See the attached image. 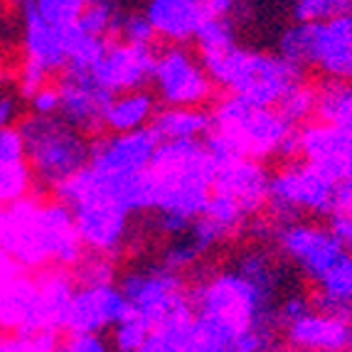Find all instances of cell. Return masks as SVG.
Listing matches in <instances>:
<instances>
[{
    "label": "cell",
    "mask_w": 352,
    "mask_h": 352,
    "mask_svg": "<svg viewBox=\"0 0 352 352\" xmlns=\"http://www.w3.org/2000/svg\"><path fill=\"white\" fill-rule=\"evenodd\" d=\"M217 160L205 141L158 143L143 175V212L160 234L180 236L207 207Z\"/></svg>",
    "instance_id": "obj_1"
},
{
    "label": "cell",
    "mask_w": 352,
    "mask_h": 352,
    "mask_svg": "<svg viewBox=\"0 0 352 352\" xmlns=\"http://www.w3.org/2000/svg\"><path fill=\"white\" fill-rule=\"evenodd\" d=\"M84 254L72 212L57 197L28 195L0 207V256L28 271H69Z\"/></svg>",
    "instance_id": "obj_2"
},
{
    "label": "cell",
    "mask_w": 352,
    "mask_h": 352,
    "mask_svg": "<svg viewBox=\"0 0 352 352\" xmlns=\"http://www.w3.org/2000/svg\"><path fill=\"white\" fill-rule=\"evenodd\" d=\"M54 197L72 212L87 254L106 258H116L129 247L133 214L143 212L141 185L111 180L91 170L89 163L84 170L62 182L54 190Z\"/></svg>",
    "instance_id": "obj_3"
},
{
    "label": "cell",
    "mask_w": 352,
    "mask_h": 352,
    "mask_svg": "<svg viewBox=\"0 0 352 352\" xmlns=\"http://www.w3.org/2000/svg\"><path fill=\"white\" fill-rule=\"evenodd\" d=\"M74 288L67 269L28 271L0 256V335L65 330Z\"/></svg>",
    "instance_id": "obj_4"
},
{
    "label": "cell",
    "mask_w": 352,
    "mask_h": 352,
    "mask_svg": "<svg viewBox=\"0 0 352 352\" xmlns=\"http://www.w3.org/2000/svg\"><path fill=\"white\" fill-rule=\"evenodd\" d=\"M210 113L212 131L205 143L214 158L239 155L264 163L276 155H296L298 129L276 106H256L224 94Z\"/></svg>",
    "instance_id": "obj_5"
},
{
    "label": "cell",
    "mask_w": 352,
    "mask_h": 352,
    "mask_svg": "<svg viewBox=\"0 0 352 352\" xmlns=\"http://www.w3.org/2000/svg\"><path fill=\"white\" fill-rule=\"evenodd\" d=\"M214 87L227 96L256 106H278L305 82V72L294 67L281 54L241 47L239 42L210 54H200Z\"/></svg>",
    "instance_id": "obj_6"
},
{
    "label": "cell",
    "mask_w": 352,
    "mask_h": 352,
    "mask_svg": "<svg viewBox=\"0 0 352 352\" xmlns=\"http://www.w3.org/2000/svg\"><path fill=\"white\" fill-rule=\"evenodd\" d=\"M18 129L35 182L42 188L54 192L62 182L87 168L91 141L65 118L30 113L20 121Z\"/></svg>",
    "instance_id": "obj_7"
},
{
    "label": "cell",
    "mask_w": 352,
    "mask_h": 352,
    "mask_svg": "<svg viewBox=\"0 0 352 352\" xmlns=\"http://www.w3.org/2000/svg\"><path fill=\"white\" fill-rule=\"evenodd\" d=\"M278 54L298 69H318L333 82L352 84V12L325 23H294L278 37Z\"/></svg>",
    "instance_id": "obj_8"
},
{
    "label": "cell",
    "mask_w": 352,
    "mask_h": 352,
    "mask_svg": "<svg viewBox=\"0 0 352 352\" xmlns=\"http://www.w3.org/2000/svg\"><path fill=\"white\" fill-rule=\"evenodd\" d=\"M340 185L305 163L291 158L276 173H271L266 212L271 222H296L308 217H330L338 207Z\"/></svg>",
    "instance_id": "obj_9"
},
{
    "label": "cell",
    "mask_w": 352,
    "mask_h": 352,
    "mask_svg": "<svg viewBox=\"0 0 352 352\" xmlns=\"http://www.w3.org/2000/svg\"><path fill=\"white\" fill-rule=\"evenodd\" d=\"M274 241L276 252L286 261L296 266L311 283H316L320 276H325L335 266V261L347 252L333 229L328 224L313 222V219H296V222H269L261 227Z\"/></svg>",
    "instance_id": "obj_10"
},
{
    "label": "cell",
    "mask_w": 352,
    "mask_h": 352,
    "mask_svg": "<svg viewBox=\"0 0 352 352\" xmlns=\"http://www.w3.org/2000/svg\"><path fill=\"white\" fill-rule=\"evenodd\" d=\"M151 87L163 106L202 109L214 96V82L207 74L200 54L185 45H165L155 50Z\"/></svg>",
    "instance_id": "obj_11"
},
{
    "label": "cell",
    "mask_w": 352,
    "mask_h": 352,
    "mask_svg": "<svg viewBox=\"0 0 352 352\" xmlns=\"http://www.w3.org/2000/svg\"><path fill=\"white\" fill-rule=\"evenodd\" d=\"M118 286L124 291L131 311L141 316L151 328L190 305L182 274L168 269L163 261L129 271Z\"/></svg>",
    "instance_id": "obj_12"
},
{
    "label": "cell",
    "mask_w": 352,
    "mask_h": 352,
    "mask_svg": "<svg viewBox=\"0 0 352 352\" xmlns=\"http://www.w3.org/2000/svg\"><path fill=\"white\" fill-rule=\"evenodd\" d=\"M158 138L151 129L133 133H106L91 141L89 168L124 185H138L146 175Z\"/></svg>",
    "instance_id": "obj_13"
},
{
    "label": "cell",
    "mask_w": 352,
    "mask_h": 352,
    "mask_svg": "<svg viewBox=\"0 0 352 352\" xmlns=\"http://www.w3.org/2000/svg\"><path fill=\"white\" fill-rule=\"evenodd\" d=\"M153 62H155V47L131 45L124 40H109L104 52L84 74L99 84L104 91L116 96L135 91V89H146L151 84Z\"/></svg>",
    "instance_id": "obj_14"
},
{
    "label": "cell",
    "mask_w": 352,
    "mask_h": 352,
    "mask_svg": "<svg viewBox=\"0 0 352 352\" xmlns=\"http://www.w3.org/2000/svg\"><path fill=\"white\" fill-rule=\"evenodd\" d=\"M131 313L121 286L113 281H76L67 313V333H94L111 330Z\"/></svg>",
    "instance_id": "obj_15"
},
{
    "label": "cell",
    "mask_w": 352,
    "mask_h": 352,
    "mask_svg": "<svg viewBox=\"0 0 352 352\" xmlns=\"http://www.w3.org/2000/svg\"><path fill=\"white\" fill-rule=\"evenodd\" d=\"M296 155L338 185L352 182V135L325 121H308L296 133ZM294 155V158H296Z\"/></svg>",
    "instance_id": "obj_16"
},
{
    "label": "cell",
    "mask_w": 352,
    "mask_h": 352,
    "mask_svg": "<svg viewBox=\"0 0 352 352\" xmlns=\"http://www.w3.org/2000/svg\"><path fill=\"white\" fill-rule=\"evenodd\" d=\"M214 160H217V175H214L212 192L234 200L252 219L261 210H266L271 173L266 170L264 163L239 158V155H224V158Z\"/></svg>",
    "instance_id": "obj_17"
},
{
    "label": "cell",
    "mask_w": 352,
    "mask_h": 352,
    "mask_svg": "<svg viewBox=\"0 0 352 352\" xmlns=\"http://www.w3.org/2000/svg\"><path fill=\"white\" fill-rule=\"evenodd\" d=\"M283 340L291 352H350L352 323L345 318L330 316L311 305L305 313L281 325Z\"/></svg>",
    "instance_id": "obj_18"
},
{
    "label": "cell",
    "mask_w": 352,
    "mask_h": 352,
    "mask_svg": "<svg viewBox=\"0 0 352 352\" xmlns=\"http://www.w3.org/2000/svg\"><path fill=\"white\" fill-rule=\"evenodd\" d=\"M59 91V118L79 129L87 135L104 133V113L109 101L113 99L109 91L91 82L87 74L62 72L57 82Z\"/></svg>",
    "instance_id": "obj_19"
},
{
    "label": "cell",
    "mask_w": 352,
    "mask_h": 352,
    "mask_svg": "<svg viewBox=\"0 0 352 352\" xmlns=\"http://www.w3.org/2000/svg\"><path fill=\"white\" fill-rule=\"evenodd\" d=\"M143 15L153 32L165 45H188L195 42L205 15L195 0H146Z\"/></svg>",
    "instance_id": "obj_20"
},
{
    "label": "cell",
    "mask_w": 352,
    "mask_h": 352,
    "mask_svg": "<svg viewBox=\"0 0 352 352\" xmlns=\"http://www.w3.org/2000/svg\"><path fill=\"white\" fill-rule=\"evenodd\" d=\"M35 175L28 163L18 126L0 129V207L32 195Z\"/></svg>",
    "instance_id": "obj_21"
},
{
    "label": "cell",
    "mask_w": 352,
    "mask_h": 352,
    "mask_svg": "<svg viewBox=\"0 0 352 352\" xmlns=\"http://www.w3.org/2000/svg\"><path fill=\"white\" fill-rule=\"evenodd\" d=\"M158 113V99L148 89H135L116 94L104 113V131L109 133H133L151 129V121Z\"/></svg>",
    "instance_id": "obj_22"
},
{
    "label": "cell",
    "mask_w": 352,
    "mask_h": 352,
    "mask_svg": "<svg viewBox=\"0 0 352 352\" xmlns=\"http://www.w3.org/2000/svg\"><path fill=\"white\" fill-rule=\"evenodd\" d=\"M151 131L160 143L205 141L212 131V113L190 106H163L151 121Z\"/></svg>",
    "instance_id": "obj_23"
},
{
    "label": "cell",
    "mask_w": 352,
    "mask_h": 352,
    "mask_svg": "<svg viewBox=\"0 0 352 352\" xmlns=\"http://www.w3.org/2000/svg\"><path fill=\"white\" fill-rule=\"evenodd\" d=\"M313 288H316L313 294L316 308L352 323V252L342 254L333 269L313 283Z\"/></svg>",
    "instance_id": "obj_24"
},
{
    "label": "cell",
    "mask_w": 352,
    "mask_h": 352,
    "mask_svg": "<svg viewBox=\"0 0 352 352\" xmlns=\"http://www.w3.org/2000/svg\"><path fill=\"white\" fill-rule=\"evenodd\" d=\"M195 345V313L182 308L165 318L163 323L153 325L146 342L138 352H192Z\"/></svg>",
    "instance_id": "obj_25"
},
{
    "label": "cell",
    "mask_w": 352,
    "mask_h": 352,
    "mask_svg": "<svg viewBox=\"0 0 352 352\" xmlns=\"http://www.w3.org/2000/svg\"><path fill=\"white\" fill-rule=\"evenodd\" d=\"M318 121L347 131L352 135V84L328 79L318 87Z\"/></svg>",
    "instance_id": "obj_26"
},
{
    "label": "cell",
    "mask_w": 352,
    "mask_h": 352,
    "mask_svg": "<svg viewBox=\"0 0 352 352\" xmlns=\"http://www.w3.org/2000/svg\"><path fill=\"white\" fill-rule=\"evenodd\" d=\"M91 0H23L20 10L35 12L37 18L57 30H69Z\"/></svg>",
    "instance_id": "obj_27"
},
{
    "label": "cell",
    "mask_w": 352,
    "mask_h": 352,
    "mask_svg": "<svg viewBox=\"0 0 352 352\" xmlns=\"http://www.w3.org/2000/svg\"><path fill=\"white\" fill-rule=\"evenodd\" d=\"M276 109L296 126V129H300V126H305L313 116H316L318 87H313V84H308V82L298 84V87H296L294 91L276 106Z\"/></svg>",
    "instance_id": "obj_28"
},
{
    "label": "cell",
    "mask_w": 352,
    "mask_h": 352,
    "mask_svg": "<svg viewBox=\"0 0 352 352\" xmlns=\"http://www.w3.org/2000/svg\"><path fill=\"white\" fill-rule=\"evenodd\" d=\"M352 0H294L291 3V18L298 25L325 23L330 18L350 12Z\"/></svg>",
    "instance_id": "obj_29"
},
{
    "label": "cell",
    "mask_w": 352,
    "mask_h": 352,
    "mask_svg": "<svg viewBox=\"0 0 352 352\" xmlns=\"http://www.w3.org/2000/svg\"><path fill=\"white\" fill-rule=\"evenodd\" d=\"M148 333H151V325L143 320L141 316H135L133 311L118 320L111 328V350L113 352H138L146 342Z\"/></svg>",
    "instance_id": "obj_30"
},
{
    "label": "cell",
    "mask_w": 352,
    "mask_h": 352,
    "mask_svg": "<svg viewBox=\"0 0 352 352\" xmlns=\"http://www.w3.org/2000/svg\"><path fill=\"white\" fill-rule=\"evenodd\" d=\"M236 42V28L232 20H205L195 37V45H197V54H210L224 50L229 45Z\"/></svg>",
    "instance_id": "obj_31"
},
{
    "label": "cell",
    "mask_w": 352,
    "mask_h": 352,
    "mask_svg": "<svg viewBox=\"0 0 352 352\" xmlns=\"http://www.w3.org/2000/svg\"><path fill=\"white\" fill-rule=\"evenodd\" d=\"M57 333L0 335V352H57Z\"/></svg>",
    "instance_id": "obj_32"
},
{
    "label": "cell",
    "mask_w": 352,
    "mask_h": 352,
    "mask_svg": "<svg viewBox=\"0 0 352 352\" xmlns=\"http://www.w3.org/2000/svg\"><path fill=\"white\" fill-rule=\"evenodd\" d=\"M118 40L131 42V45H143V47H153L155 45V32H153L151 23L143 12H126L121 15V23H118Z\"/></svg>",
    "instance_id": "obj_33"
},
{
    "label": "cell",
    "mask_w": 352,
    "mask_h": 352,
    "mask_svg": "<svg viewBox=\"0 0 352 352\" xmlns=\"http://www.w3.org/2000/svg\"><path fill=\"white\" fill-rule=\"evenodd\" d=\"M57 352H113L111 342L94 333H67L65 340H59Z\"/></svg>",
    "instance_id": "obj_34"
},
{
    "label": "cell",
    "mask_w": 352,
    "mask_h": 352,
    "mask_svg": "<svg viewBox=\"0 0 352 352\" xmlns=\"http://www.w3.org/2000/svg\"><path fill=\"white\" fill-rule=\"evenodd\" d=\"M30 113H37V116H59V91L57 84H45L42 89H37L35 94L28 99Z\"/></svg>",
    "instance_id": "obj_35"
},
{
    "label": "cell",
    "mask_w": 352,
    "mask_h": 352,
    "mask_svg": "<svg viewBox=\"0 0 352 352\" xmlns=\"http://www.w3.org/2000/svg\"><path fill=\"white\" fill-rule=\"evenodd\" d=\"M195 3L200 6L207 20H232L234 23V15H239L244 0H195Z\"/></svg>",
    "instance_id": "obj_36"
},
{
    "label": "cell",
    "mask_w": 352,
    "mask_h": 352,
    "mask_svg": "<svg viewBox=\"0 0 352 352\" xmlns=\"http://www.w3.org/2000/svg\"><path fill=\"white\" fill-rule=\"evenodd\" d=\"M18 99L10 94H0V129H8V126L18 124Z\"/></svg>",
    "instance_id": "obj_37"
},
{
    "label": "cell",
    "mask_w": 352,
    "mask_h": 352,
    "mask_svg": "<svg viewBox=\"0 0 352 352\" xmlns=\"http://www.w3.org/2000/svg\"><path fill=\"white\" fill-rule=\"evenodd\" d=\"M350 12H352V3H350Z\"/></svg>",
    "instance_id": "obj_38"
}]
</instances>
